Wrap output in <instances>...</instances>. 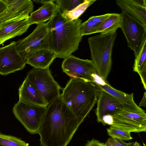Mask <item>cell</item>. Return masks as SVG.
<instances>
[{
    "instance_id": "1",
    "label": "cell",
    "mask_w": 146,
    "mask_h": 146,
    "mask_svg": "<svg viewBox=\"0 0 146 146\" xmlns=\"http://www.w3.org/2000/svg\"><path fill=\"white\" fill-rule=\"evenodd\" d=\"M79 125L60 97L47 107L37 133L42 146H67Z\"/></svg>"
},
{
    "instance_id": "2",
    "label": "cell",
    "mask_w": 146,
    "mask_h": 146,
    "mask_svg": "<svg viewBox=\"0 0 146 146\" xmlns=\"http://www.w3.org/2000/svg\"><path fill=\"white\" fill-rule=\"evenodd\" d=\"M82 20L71 21L63 17L58 9L48 21L50 49L56 58H65L77 50L82 36L80 31Z\"/></svg>"
},
{
    "instance_id": "3",
    "label": "cell",
    "mask_w": 146,
    "mask_h": 146,
    "mask_svg": "<svg viewBox=\"0 0 146 146\" xmlns=\"http://www.w3.org/2000/svg\"><path fill=\"white\" fill-rule=\"evenodd\" d=\"M100 89L94 82L70 78L60 97L80 125L94 106Z\"/></svg>"
},
{
    "instance_id": "4",
    "label": "cell",
    "mask_w": 146,
    "mask_h": 146,
    "mask_svg": "<svg viewBox=\"0 0 146 146\" xmlns=\"http://www.w3.org/2000/svg\"><path fill=\"white\" fill-rule=\"evenodd\" d=\"M116 35V31H115L88 38L91 60L98 74L105 80L111 69L112 50Z\"/></svg>"
},
{
    "instance_id": "5",
    "label": "cell",
    "mask_w": 146,
    "mask_h": 146,
    "mask_svg": "<svg viewBox=\"0 0 146 146\" xmlns=\"http://www.w3.org/2000/svg\"><path fill=\"white\" fill-rule=\"evenodd\" d=\"M37 90L48 106L60 96L61 87L56 81L49 68H33L26 77Z\"/></svg>"
},
{
    "instance_id": "6",
    "label": "cell",
    "mask_w": 146,
    "mask_h": 146,
    "mask_svg": "<svg viewBox=\"0 0 146 146\" xmlns=\"http://www.w3.org/2000/svg\"><path fill=\"white\" fill-rule=\"evenodd\" d=\"M16 44L18 51L25 60L27 56L36 51L50 49L48 21L37 24L31 34L18 40Z\"/></svg>"
},
{
    "instance_id": "7",
    "label": "cell",
    "mask_w": 146,
    "mask_h": 146,
    "mask_svg": "<svg viewBox=\"0 0 146 146\" xmlns=\"http://www.w3.org/2000/svg\"><path fill=\"white\" fill-rule=\"evenodd\" d=\"M120 28L126 39L128 46L137 55L146 40V25L130 14L122 11Z\"/></svg>"
},
{
    "instance_id": "8",
    "label": "cell",
    "mask_w": 146,
    "mask_h": 146,
    "mask_svg": "<svg viewBox=\"0 0 146 146\" xmlns=\"http://www.w3.org/2000/svg\"><path fill=\"white\" fill-rule=\"evenodd\" d=\"M46 109V107L27 104L19 101L15 104L13 111L15 118L30 134L37 133Z\"/></svg>"
},
{
    "instance_id": "9",
    "label": "cell",
    "mask_w": 146,
    "mask_h": 146,
    "mask_svg": "<svg viewBox=\"0 0 146 146\" xmlns=\"http://www.w3.org/2000/svg\"><path fill=\"white\" fill-rule=\"evenodd\" d=\"M61 68L70 78L85 81L94 82L95 75L98 74L92 60L81 59L72 55L64 59Z\"/></svg>"
},
{
    "instance_id": "10",
    "label": "cell",
    "mask_w": 146,
    "mask_h": 146,
    "mask_svg": "<svg viewBox=\"0 0 146 146\" xmlns=\"http://www.w3.org/2000/svg\"><path fill=\"white\" fill-rule=\"evenodd\" d=\"M110 126L131 132L146 131V113H136L123 110L113 116Z\"/></svg>"
},
{
    "instance_id": "11",
    "label": "cell",
    "mask_w": 146,
    "mask_h": 146,
    "mask_svg": "<svg viewBox=\"0 0 146 146\" xmlns=\"http://www.w3.org/2000/svg\"><path fill=\"white\" fill-rule=\"evenodd\" d=\"M25 60L17 49L16 42L0 47V74L6 75L22 70L25 66Z\"/></svg>"
},
{
    "instance_id": "12",
    "label": "cell",
    "mask_w": 146,
    "mask_h": 146,
    "mask_svg": "<svg viewBox=\"0 0 146 146\" xmlns=\"http://www.w3.org/2000/svg\"><path fill=\"white\" fill-rule=\"evenodd\" d=\"M29 14L22 15L0 23V45L25 33L30 26Z\"/></svg>"
},
{
    "instance_id": "13",
    "label": "cell",
    "mask_w": 146,
    "mask_h": 146,
    "mask_svg": "<svg viewBox=\"0 0 146 146\" xmlns=\"http://www.w3.org/2000/svg\"><path fill=\"white\" fill-rule=\"evenodd\" d=\"M96 113L97 121L103 124L102 117L109 115L112 116L123 110L121 104L112 96L106 92L100 90Z\"/></svg>"
},
{
    "instance_id": "14",
    "label": "cell",
    "mask_w": 146,
    "mask_h": 146,
    "mask_svg": "<svg viewBox=\"0 0 146 146\" xmlns=\"http://www.w3.org/2000/svg\"><path fill=\"white\" fill-rule=\"evenodd\" d=\"M95 84L100 90L106 92L115 98L121 104L123 110L136 113L145 112L135 103L133 93L128 94L116 89L104 79L99 84Z\"/></svg>"
},
{
    "instance_id": "15",
    "label": "cell",
    "mask_w": 146,
    "mask_h": 146,
    "mask_svg": "<svg viewBox=\"0 0 146 146\" xmlns=\"http://www.w3.org/2000/svg\"><path fill=\"white\" fill-rule=\"evenodd\" d=\"M19 101L35 106H47L37 90L26 78L19 89Z\"/></svg>"
},
{
    "instance_id": "16",
    "label": "cell",
    "mask_w": 146,
    "mask_h": 146,
    "mask_svg": "<svg viewBox=\"0 0 146 146\" xmlns=\"http://www.w3.org/2000/svg\"><path fill=\"white\" fill-rule=\"evenodd\" d=\"M116 3L122 11L130 14L146 25L145 0H117Z\"/></svg>"
},
{
    "instance_id": "17",
    "label": "cell",
    "mask_w": 146,
    "mask_h": 146,
    "mask_svg": "<svg viewBox=\"0 0 146 146\" xmlns=\"http://www.w3.org/2000/svg\"><path fill=\"white\" fill-rule=\"evenodd\" d=\"M56 58L54 52L50 49H43L35 52L29 56L25 60L26 63L37 69L49 68Z\"/></svg>"
},
{
    "instance_id": "18",
    "label": "cell",
    "mask_w": 146,
    "mask_h": 146,
    "mask_svg": "<svg viewBox=\"0 0 146 146\" xmlns=\"http://www.w3.org/2000/svg\"><path fill=\"white\" fill-rule=\"evenodd\" d=\"M54 1L55 0H51L36 11L32 12L29 16L30 25L45 23L54 16L58 9Z\"/></svg>"
},
{
    "instance_id": "19",
    "label": "cell",
    "mask_w": 146,
    "mask_h": 146,
    "mask_svg": "<svg viewBox=\"0 0 146 146\" xmlns=\"http://www.w3.org/2000/svg\"><path fill=\"white\" fill-rule=\"evenodd\" d=\"M121 17V14L112 13L108 19L94 28L89 35L97 33H104L117 31V29L120 27Z\"/></svg>"
},
{
    "instance_id": "20",
    "label": "cell",
    "mask_w": 146,
    "mask_h": 146,
    "mask_svg": "<svg viewBox=\"0 0 146 146\" xmlns=\"http://www.w3.org/2000/svg\"><path fill=\"white\" fill-rule=\"evenodd\" d=\"M146 40L135 57L133 70L139 75L143 85L146 84Z\"/></svg>"
},
{
    "instance_id": "21",
    "label": "cell",
    "mask_w": 146,
    "mask_h": 146,
    "mask_svg": "<svg viewBox=\"0 0 146 146\" xmlns=\"http://www.w3.org/2000/svg\"><path fill=\"white\" fill-rule=\"evenodd\" d=\"M95 1V0H84L83 3L72 10L61 13L62 15L68 20L71 21L75 20L78 19L87 8Z\"/></svg>"
},
{
    "instance_id": "22",
    "label": "cell",
    "mask_w": 146,
    "mask_h": 146,
    "mask_svg": "<svg viewBox=\"0 0 146 146\" xmlns=\"http://www.w3.org/2000/svg\"><path fill=\"white\" fill-rule=\"evenodd\" d=\"M0 146H29L28 143L15 136L0 133Z\"/></svg>"
},
{
    "instance_id": "23",
    "label": "cell",
    "mask_w": 146,
    "mask_h": 146,
    "mask_svg": "<svg viewBox=\"0 0 146 146\" xmlns=\"http://www.w3.org/2000/svg\"><path fill=\"white\" fill-rule=\"evenodd\" d=\"M108 135L111 137L122 141H128L133 139L130 133L110 126L107 129Z\"/></svg>"
},
{
    "instance_id": "24",
    "label": "cell",
    "mask_w": 146,
    "mask_h": 146,
    "mask_svg": "<svg viewBox=\"0 0 146 146\" xmlns=\"http://www.w3.org/2000/svg\"><path fill=\"white\" fill-rule=\"evenodd\" d=\"M84 0H55L56 4L61 13L70 11L83 3Z\"/></svg>"
},
{
    "instance_id": "25",
    "label": "cell",
    "mask_w": 146,
    "mask_h": 146,
    "mask_svg": "<svg viewBox=\"0 0 146 146\" xmlns=\"http://www.w3.org/2000/svg\"><path fill=\"white\" fill-rule=\"evenodd\" d=\"M98 25L91 20L88 19L86 21L82 23L80 27V31L82 36L89 35L90 32Z\"/></svg>"
},
{
    "instance_id": "26",
    "label": "cell",
    "mask_w": 146,
    "mask_h": 146,
    "mask_svg": "<svg viewBox=\"0 0 146 146\" xmlns=\"http://www.w3.org/2000/svg\"><path fill=\"white\" fill-rule=\"evenodd\" d=\"M105 143L107 146H129V143L112 137L109 138Z\"/></svg>"
},
{
    "instance_id": "27",
    "label": "cell",
    "mask_w": 146,
    "mask_h": 146,
    "mask_svg": "<svg viewBox=\"0 0 146 146\" xmlns=\"http://www.w3.org/2000/svg\"><path fill=\"white\" fill-rule=\"evenodd\" d=\"M111 14L112 13H107L100 15L93 16L90 17L88 19L96 24L99 25L108 19Z\"/></svg>"
},
{
    "instance_id": "28",
    "label": "cell",
    "mask_w": 146,
    "mask_h": 146,
    "mask_svg": "<svg viewBox=\"0 0 146 146\" xmlns=\"http://www.w3.org/2000/svg\"><path fill=\"white\" fill-rule=\"evenodd\" d=\"M85 146H107L105 143H102L99 141L92 139L88 141Z\"/></svg>"
},
{
    "instance_id": "29",
    "label": "cell",
    "mask_w": 146,
    "mask_h": 146,
    "mask_svg": "<svg viewBox=\"0 0 146 146\" xmlns=\"http://www.w3.org/2000/svg\"><path fill=\"white\" fill-rule=\"evenodd\" d=\"M102 120L104 125L106 124L111 125L113 122V117L111 115H108L104 116Z\"/></svg>"
},
{
    "instance_id": "30",
    "label": "cell",
    "mask_w": 146,
    "mask_h": 146,
    "mask_svg": "<svg viewBox=\"0 0 146 146\" xmlns=\"http://www.w3.org/2000/svg\"><path fill=\"white\" fill-rule=\"evenodd\" d=\"M7 6L6 0H0V14L6 9Z\"/></svg>"
},
{
    "instance_id": "31",
    "label": "cell",
    "mask_w": 146,
    "mask_h": 146,
    "mask_svg": "<svg viewBox=\"0 0 146 146\" xmlns=\"http://www.w3.org/2000/svg\"><path fill=\"white\" fill-rule=\"evenodd\" d=\"M146 93L145 92L141 100L139 103L138 106H144L145 107L146 106Z\"/></svg>"
},
{
    "instance_id": "32",
    "label": "cell",
    "mask_w": 146,
    "mask_h": 146,
    "mask_svg": "<svg viewBox=\"0 0 146 146\" xmlns=\"http://www.w3.org/2000/svg\"><path fill=\"white\" fill-rule=\"evenodd\" d=\"M129 146H141V145L139 143L135 141L134 142H129Z\"/></svg>"
}]
</instances>
